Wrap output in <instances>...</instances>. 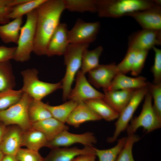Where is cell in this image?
<instances>
[{
	"instance_id": "6da1fadb",
	"label": "cell",
	"mask_w": 161,
	"mask_h": 161,
	"mask_svg": "<svg viewBox=\"0 0 161 161\" xmlns=\"http://www.w3.org/2000/svg\"><path fill=\"white\" fill-rule=\"evenodd\" d=\"M65 7L64 0H47L37 8L36 32L33 52L46 55L48 42L60 24Z\"/></svg>"
},
{
	"instance_id": "7a4b0ae2",
	"label": "cell",
	"mask_w": 161,
	"mask_h": 161,
	"mask_svg": "<svg viewBox=\"0 0 161 161\" xmlns=\"http://www.w3.org/2000/svg\"><path fill=\"white\" fill-rule=\"evenodd\" d=\"M157 5H161V1L98 0L97 1L96 12L100 17L118 18Z\"/></svg>"
},
{
	"instance_id": "3957f363",
	"label": "cell",
	"mask_w": 161,
	"mask_h": 161,
	"mask_svg": "<svg viewBox=\"0 0 161 161\" xmlns=\"http://www.w3.org/2000/svg\"><path fill=\"white\" fill-rule=\"evenodd\" d=\"M89 44H70L64 55L66 70L61 82L64 100L68 99L75 75L81 68L83 54L84 50L88 48Z\"/></svg>"
},
{
	"instance_id": "277c9868",
	"label": "cell",
	"mask_w": 161,
	"mask_h": 161,
	"mask_svg": "<svg viewBox=\"0 0 161 161\" xmlns=\"http://www.w3.org/2000/svg\"><path fill=\"white\" fill-rule=\"evenodd\" d=\"M38 72L35 68H29L21 72L23 85L21 89L23 93L35 100L41 101L46 96L62 88L61 82L52 83L40 80Z\"/></svg>"
},
{
	"instance_id": "5b68a950",
	"label": "cell",
	"mask_w": 161,
	"mask_h": 161,
	"mask_svg": "<svg viewBox=\"0 0 161 161\" xmlns=\"http://www.w3.org/2000/svg\"><path fill=\"white\" fill-rule=\"evenodd\" d=\"M26 15V21L21 28L13 58L19 62L29 60L34 48L37 19L36 9Z\"/></svg>"
},
{
	"instance_id": "8992f818",
	"label": "cell",
	"mask_w": 161,
	"mask_h": 161,
	"mask_svg": "<svg viewBox=\"0 0 161 161\" xmlns=\"http://www.w3.org/2000/svg\"><path fill=\"white\" fill-rule=\"evenodd\" d=\"M33 99L23 93L20 99L8 108L0 111V121L6 126H19L24 131L32 127L28 113L29 104Z\"/></svg>"
},
{
	"instance_id": "52a82bcc",
	"label": "cell",
	"mask_w": 161,
	"mask_h": 161,
	"mask_svg": "<svg viewBox=\"0 0 161 161\" xmlns=\"http://www.w3.org/2000/svg\"><path fill=\"white\" fill-rule=\"evenodd\" d=\"M142 111L137 117L132 119L126 129L128 135L134 134L137 129L142 127L147 133H149L161 127V120L157 117L152 104V97L147 92L144 97Z\"/></svg>"
},
{
	"instance_id": "ba28073f",
	"label": "cell",
	"mask_w": 161,
	"mask_h": 161,
	"mask_svg": "<svg viewBox=\"0 0 161 161\" xmlns=\"http://www.w3.org/2000/svg\"><path fill=\"white\" fill-rule=\"evenodd\" d=\"M148 92L147 86L136 91L131 100L120 114L115 123L114 132L112 137L107 138L108 143L115 142L120 133L126 129L134 113Z\"/></svg>"
},
{
	"instance_id": "9c48e42d",
	"label": "cell",
	"mask_w": 161,
	"mask_h": 161,
	"mask_svg": "<svg viewBox=\"0 0 161 161\" xmlns=\"http://www.w3.org/2000/svg\"><path fill=\"white\" fill-rule=\"evenodd\" d=\"M100 27L99 22H89L78 19L73 28L68 31L69 44H90L96 39Z\"/></svg>"
},
{
	"instance_id": "30bf717a",
	"label": "cell",
	"mask_w": 161,
	"mask_h": 161,
	"mask_svg": "<svg viewBox=\"0 0 161 161\" xmlns=\"http://www.w3.org/2000/svg\"><path fill=\"white\" fill-rule=\"evenodd\" d=\"M85 75L80 70L78 71L76 75L75 86L71 91L68 99L78 103L94 99H103V93L94 88Z\"/></svg>"
},
{
	"instance_id": "8fae6325",
	"label": "cell",
	"mask_w": 161,
	"mask_h": 161,
	"mask_svg": "<svg viewBox=\"0 0 161 161\" xmlns=\"http://www.w3.org/2000/svg\"><path fill=\"white\" fill-rule=\"evenodd\" d=\"M97 142L96 138L92 132L76 134L65 130L48 141L46 147L51 149L61 147H67L76 143L81 144L85 146H92Z\"/></svg>"
},
{
	"instance_id": "7c38bea8",
	"label": "cell",
	"mask_w": 161,
	"mask_h": 161,
	"mask_svg": "<svg viewBox=\"0 0 161 161\" xmlns=\"http://www.w3.org/2000/svg\"><path fill=\"white\" fill-rule=\"evenodd\" d=\"M161 44V30L143 29L134 32L129 37L128 48L149 51Z\"/></svg>"
},
{
	"instance_id": "4fadbf2b",
	"label": "cell",
	"mask_w": 161,
	"mask_h": 161,
	"mask_svg": "<svg viewBox=\"0 0 161 161\" xmlns=\"http://www.w3.org/2000/svg\"><path fill=\"white\" fill-rule=\"evenodd\" d=\"M118 73L117 65L114 63L99 64L88 72V81L97 88L106 89Z\"/></svg>"
},
{
	"instance_id": "5bb4252c",
	"label": "cell",
	"mask_w": 161,
	"mask_h": 161,
	"mask_svg": "<svg viewBox=\"0 0 161 161\" xmlns=\"http://www.w3.org/2000/svg\"><path fill=\"white\" fill-rule=\"evenodd\" d=\"M67 25L60 23L48 42L46 55L49 57L64 55L70 44Z\"/></svg>"
},
{
	"instance_id": "9a60e30c",
	"label": "cell",
	"mask_w": 161,
	"mask_h": 161,
	"mask_svg": "<svg viewBox=\"0 0 161 161\" xmlns=\"http://www.w3.org/2000/svg\"><path fill=\"white\" fill-rule=\"evenodd\" d=\"M128 16L133 18L143 29L161 30V5L135 12Z\"/></svg>"
},
{
	"instance_id": "2e32d148",
	"label": "cell",
	"mask_w": 161,
	"mask_h": 161,
	"mask_svg": "<svg viewBox=\"0 0 161 161\" xmlns=\"http://www.w3.org/2000/svg\"><path fill=\"white\" fill-rule=\"evenodd\" d=\"M23 131L18 126L10 125L6 130L0 144V150L5 154L16 156L22 146Z\"/></svg>"
},
{
	"instance_id": "e0dca14e",
	"label": "cell",
	"mask_w": 161,
	"mask_h": 161,
	"mask_svg": "<svg viewBox=\"0 0 161 161\" xmlns=\"http://www.w3.org/2000/svg\"><path fill=\"white\" fill-rule=\"evenodd\" d=\"M44 158V161H71L76 157L82 154H95V147L86 146L82 148L77 147L52 148Z\"/></svg>"
},
{
	"instance_id": "ac0fdd59",
	"label": "cell",
	"mask_w": 161,
	"mask_h": 161,
	"mask_svg": "<svg viewBox=\"0 0 161 161\" xmlns=\"http://www.w3.org/2000/svg\"><path fill=\"white\" fill-rule=\"evenodd\" d=\"M137 89H126L116 90L103 89V99L119 114L129 102Z\"/></svg>"
},
{
	"instance_id": "d6986e66",
	"label": "cell",
	"mask_w": 161,
	"mask_h": 161,
	"mask_svg": "<svg viewBox=\"0 0 161 161\" xmlns=\"http://www.w3.org/2000/svg\"><path fill=\"white\" fill-rule=\"evenodd\" d=\"M101 119L85 102H81L78 103L71 112L66 123L75 127H78L85 122Z\"/></svg>"
},
{
	"instance_id": "ffe728a7",
	"label": "cell",
	"mask_w": 161,
	"mask_h": 161,
	"mask_svg": "<svg viewBox=\"0 0 161 161\" xmlns=\"http://www.w3.org/2000/svg\"><path fill=\"white\" fill-rule=\"evenodd\" d=\"M148 82L146 78L143 76L132 78L119 73L114 77L108 88L103 89H138L147 87Z\"/></svg>"
},
{
	"instance_id": "44dd1931",
	"label": "cell",
	"mask_w": 161,
	"mask_h": 161,
	"mask_svg": "<svg viewBox=\"0 0 161 161\" xmlns=\"http://www.w3.org/2000/svg\"><path fill=\"white\" fill-rule=\"evenodd\" d=\"M32 128L42 133L48 141H50L64 131L68 130L69 127L52 117L32 123Z\"/></svg>"
},
{
	"instance_id": "7402d4cb",
	"label": "cell",
	"mask_w": 161,
	"mask_h": 161,
	"mask_svg": "<svg viewBox=\"0 0 161 161\" xmlns=\"http://www.w3.org/2000/svg\"><path fill=\"white\" fill-rule=\"evenodd\" d=\"M48 141L41 132L32 127L23 131L22 136V146L27 148L38 151L42 148L46 146Z\"/></svg>"
},
{
	"instance_id": "603a6c76",
	"label": "cell",
	"mask_w": 161,
	"mask_h": 161,
	"mask_svg": "<svg viewBox=\"0 0 161 161\" xmlns=\"http://www.w3.org/2000/svg\"><path fill=\"white\" fill-rule=\"evenodd\" d=\"M23 22V17L18 18L2 25H0V38L5 43L17 44Z\"/></svg>"
},
{
	"instance_id": "cb8c5ba5",
	"label": "cell",
	"mask_w": 161,
	"mask_h": 161,
	"mask_svg": "<svg viewBox=\"0 0 161 161\" xmlns=\"http://www.w3.org/2000/svg\"><path fill=\"white\" fill-rule=\"evenodd\" d=\"M85 102L101 119L111 121L119 117V114L112 109L103 99H94Z\"/></svg>"
},
{
	"instance_id": "d4e9b609",
	"label": "cell",
	"mask_w": 161,
	"mask_h": 161,
	"mask_svg": "<svg viewBox=\"0 0 161 161\" xmlns=\"http://www.w3.org/2000/svg\"><path fill=\"white\" fill-rule=\"evenodd\" d=\"M102 46H99L95 49L84 51L82 56L80 71L83 74L88 73L97 67L100 64V57L103 51Z\"/></svg>"
},
{
	"instance_id": "484cf974",
	"label": "cell",
	"mask_w": 161,
	"mask_h": 161,
	"mask_svg": "<svg viewBox=\"0 0 161 161\" xmlns=\"http://www.w3.org/2000/svg\"><path fill=\"white\" fill-rule=\"evenodd\" d=\"M78 103L71 100L61 104L53 106L44 103V105L51 114L52 117L65 123L71 112Z\"/></svg>"
},
{
	"instance_id": "4316f807",
	"label": "cell",
	"mask_w": 161,
	"mask_h": 161,
	"mask_svg": "<svg viewBox=\"0 0 161 161\" xmlns=\"http://www.w3.org/2000/svg\"><path fill=\"white\" fill-rule=\"evenodd\" d=\"M30 122L32 123L52 117L41 101L32 99L30 103L28 110Z\"/></svg>"
},
{
	"instance_id": "83f0119b",
	"label": "cell",
	"mask_w": 161,
	"mask_h": 161,
	"mask_svg": "<svg viewBox=\"0 0 161 161\" xmlns=\"http://www.w3.org/2000/svg\"><path fill=\"white\" fill-rule=\"evenodd\" d=\"M15 78L10 61L0 63V92L13 89Z\"/></svg>"
},
{
	"instance_id": "f1b7e54d",
	"label": "cell",
	"mask_w": 161,
	"mask_h": 161,
	"mask_svg": "<svg viewBox=\"0 0 161 161\" xmlns=\"http://www.w3.org/2000/svg\"><path fill=\"white\" fill-rule=\"evenodd\" d=\"M65 9L71 12H96V0H64Z\"/></svg>"
},
{
	"instance_id": "f546056e",
	"label": "cell",
	"mask_w": 161,
	"mask_h": 161,
	"mask_svg": "<svg viewBox=\"0 0 161 161\" xmlns=\"http://www.w3.org/2000/svg\"><path fill=\"white\" fill-rule=\"evenodd\" d=\"M47 0H28L27 1L13 7L9 15L10 19L23 17L36 9Z\"/></svg>"
},
{
	"instance_id": "4dcf8cb0",
	"label": "cell",
	"mask_w": 161,
	"mask_h": 161,
	"mask_svg": "<svg viewBox=\"0 0 161 161\" xmlns=\"http://www.w3.org/2000/svg\"><path fill=\"white\" fill-rule=\"evenodd\" d=\"M126 137L121 138L114 147L106 149H99L95 148V154L99 161H115L119 154L124 146Z\"/></svg>"
},
{
	"instance_id": "1f68e13d",
	"label": "cell",
	"mask_w": 161,
	"mask_h": 161,
	"mask_svg": "<svg viewBox=\"0 0 161 161\" xmlns=\"http://www.w3.org/2000/svg\"><path fill=\"white\" fill-rule=\"evenodd\" d=\"M23 92L21 89H13L0 92V111L5 110L18 101Z\"/></svg>"
},
{
	"instance_id": "d6a6232c",
	"label": "cell",
	"mask_w": 161,
	"mask_h": 161,
	"mask_svg": "<svg viewBox=\"0 0 161 161\" xmlns=\"http://www.w3.org/2000/svg\"><path fill=\"white\" fill-rule=\"evenodd\" d=\"M140 139L135 134L128 135L123 148L119 154L115 161H135L132 154V148L134 144Z\"/></svg>"
},
{
	"instance_id": "836d02e7",
	"label": "cell",
	"mask_w": 161,
	"mask_h": 161,
	"mask_svg": "<svg viewBox=\"0 0 161 161\" xmlns=\"http://www.w3.org/2000/svg\"><path fill=\"white\" fill-rule=\"evenodd\" d=\"M147 87L153 99L154 109L161 120V84H155L148 81Z\"/></svg>"
},
{
	"instance_id": "e575fe53",
	"label": "cell",
	"mask_w": 161,
	"mask_h": 161,
	"mask_svg": "<svg viewBox=\"0 0 161 161\" xmlns=\"http://www.w3.org/2000/svg\"><path fill=\"white\" fill-rule=\"evenodd\" d=\"M138 50L128 48L123 60L117 65L119 73L126 75L131 72Z\"/></svg>"
},
{
	"instance_id": "d590c367",
	"label": "cell",
	"mask_w": 161,
	"mask_h": 161,
	"mask_svg": "<svg viewBox=\"0 0 161 161\" xmlns=\"http://www.w3.org/2000/svg\"><path fill=\"white\" fill-rule=\"evenodd\" d=\"M154 52V64L151 68L155 84H161V50L155 47L152 48Z\"/></svg>"
},
{
	"instance_id": "8d00e7d4",
	"label": "cell",
	"mask_w": 161,
	"mask_h": 161,
	"mask_svg": "<svg viewBox=\"0 0 161 161\" xmlns=\"http://www.w3.org/2000/svg\"><path fill=\"white\" fill-rule=\"evenodd\" d=\"M18 161H44L38 151L26 148H20L16 155Z\"/></svg>"
},
{
	"instance_id": "74e56055",
	"label": "cell",
	"mask_w": 161,
	"mask_h": 161,
	"mask_svg": "<svg viewBox=\"0 0 161 161\" xmlns=\"http://www.w3.org/2000/svg\"><path fill=\"white\" fill-rule=\"evenodd\" d=\"M148 51L138 50L131 72L134 76L139 75L142 71L148 53Z\"/></svg>"
},
{
	"instance_id": "f35d334b",
	"label": "cell",
	"mask_w": 161,
	"mask_h": 161,
	"mask_svg": "<svg viewBox=\"0 0 161 161\" xmlns=\"http://www.w3.org/2000/svg\"><path fill=\"white\" fill-rule=\"evenodd\" d=\"M11 0H0V24L2 25L10 22L8 16L13 7L10 5Z\"/></svg>"
},
{
	"instance_id": "ab89813d",
	"label": "cell",
	"mask_w": 161,
	"mask_h": 161,
	"mask_svg": "<svg viewBox=\"0 0 161 161\" xmlns=\"http://www.w3.org/2000/svg\"><path fill=\"white\" fill-rule=\"evenodd\" d=\"M16 49V47L0 46V63L9 61L13 59Z\"/></svg>"
},
{
	"instance_id": "60d3db41",
	"label": "cell",
	"mask_w": 161,
	"mask_h": 161,
	"mask_svg": "<svg viewBox=\"0 0 161 161\" xmlns=\"http://www.w3.org/2000/svg\"><path fill=\"white\" fill-rule=\"evenodd\" d=\"M96 157L94 154H84L76 157L71 161H95Z\"/></svg>"
},
{
	"instance_id": "b9f144b4",
	"label": "cell",
	"mask_w": 161,
	"mask_h": 161,
	"mask_svg": "<svg viewBox=\"0 0 161 161\" xmlns=\"http://www.w3.org/2000/svg\"><path fill=\"white\" fill-rule=\"evenodd\" d=\"M6 128V126L1 122L0 123V144L5 132Z\"/></svg>"
},
{
	"instance_id": "7bdbcfd3",
	"label": "cell",
	"mask_w": 161,
	"mask_h": 161,
	"mask_svg": "<svg viewBox=\"0 0 161 161\" xmlns=\"http://www.w3.org/2000/svg\"><path fill=\"white\" fill-rule=\"evenodd\" d=\"M1 161H18L16 156L5 154L4 155Z\"/></svg>"
},
{
	"instance_id": "ee69618b",
	"label": "cell",
	"mask_w": 161,
	"mask_h": 161,
	"mask_svg": "<svg viewBox=\"0 0 161 161\" xmlns=\"http://www.w3.org/2000/svg\"><path fill=\"white\" fill-rule=\"evenodd\" d=\"M4 155L3 153L0 150V161H1Z\"/></svg>"
}]
</instances>
